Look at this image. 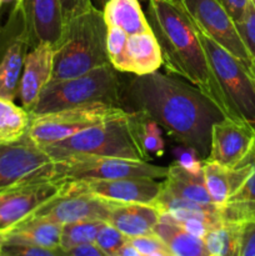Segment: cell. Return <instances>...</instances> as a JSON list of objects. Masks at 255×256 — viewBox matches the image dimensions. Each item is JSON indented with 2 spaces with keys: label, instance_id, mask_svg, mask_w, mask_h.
<instances>
[{
  "label": "cell",
  "instance_id": "6da1fadb",
  "mask_svg": "<svg viewBox=\"0 0 255 256\" xmlns=\"http://www.w3.org/2000/svg\"><path fill=\"white\" fill-rule=\"evenodd\" d=\"M119 104L128 114L142 112L154 120L170 139L194 149L202 162L210 152L212 125L226 118L195 85L158 70L122 79Z\"/></svg>",
  "mask_w": 255,
  "mask_h": 256
},
{
  "label": "cell",
  "instance_id": "7a4b0ae2",
  "mask_svg": "<svg viewBox=\"0 0 255 256\" xmlns=\"http://www.w3.org/2000/svg\"><path fill=\"white\" fill-rule=\"evenodd\" d=\"M146 18L160 46L165 69L195 85L229 118L224 95L198 35L196 24L184 5L179 0H148Z\"/></svg>",
  "mask_w": 255,
  "mask_h": 256
},
{
  "label": "cell",
  "instance_id": "3957f363",
  "mask_svg": "<svg viewBox=\"0 0 255 256\" xmlns=\"http://www.w3.org/2000/svg\"><path fill=\"white\" fill-rule=\"evenodd\" d=\"M106 35L102 10L94 6L66 22L64 36L55 48L50 82L80 76L110 64Z\"/></svg>",
  "mask_w": 255,
  "mask_h": 256
},
{
  "label": "cell",
  "instance_id": "277c9868",
  "mask_svg": "<svg viewBox=\"0 0 255 256\" xmlns=\"http://www.w3.org/2000/svg\"><path fill=\"white\" fill-rule=\"evenodd\" d=\"M122 78L112 64L84 75L48 82L30 116L94 104L119 106Z\"/></svg>",
  "mask_w": 255,
  "mask_h": 256
},
{
  "label": "cell",
  "instance_id": "5b68a950",
  "mask_svg": "<svg viewBox=\"0 0 255 256\" xmlns=\"http://www.w3.org/2000/svg\"><path fill=\"white\" fill-rule=\"evenodd\" d=\"M198 28L212 74L224 95L230 119L248 125L255 132V72Z\"/></svg>",
  "mask_w": 255,
  "mask_h": 256
},
{
  "label": "cell",
  "instance_id": "8992f818",
  "mask_svg": "<svg viewBox=\"0 0 255 256\" xmlns=\"http://www.w3.org/2000/svg\"><path fill=\"white\" fill-rule=\"evenodd\" d=\"M52 160L74 156H104L142 160L134 142L128 112L115 119L94 125L62 142L44 148ZM144 162V160H142Z\"/></svg>",
  "mask_w": 255,
  "mask_h": 256
},
{
  "label": "cell",
  "instance_id": "52a82bcc",
  "mask_svg": "<svg viewBox=\"0 0 255 256\" xmlns=\"http://www.w3.org/2000/svg\"><path fill=\"white\" fill-rule=\"evenodd\" d=\"M124 114L125 112L119 106L94 104L38 115L32 116L26 136L36 146L44 149L88 128L102 124Z\"/></svg>",
  "mask_w": 255,
  "mask_h": 256
},
{
  "label": "cell",
  "instance_id": "ba28073f",
  "mask_svg": "<svg viewBox=\"0 0 255 256\" xmlns=\"http://www.w3.org/2000/svg\"><path fill=\"white\" fill-rule=\"evenodd\" d=\"M168 168L150 164L142 160L104 156H74L54 160L52 178L76 182V180H110L124 178L166 176Z\"/></svg>",
  "mask_w": 255,
  "mask_h": 256
},
{
  "label": "cell",
  "instance_id": "9c48e42d",
  "mask_svg": "<svg viewBox=\"0 0 255 256\" xmlns=\"http://www.w3.org/2000/svg\"><path fill=\"white\" fill-rule=\"evenodd\" d=\"M30 49L24 0L12 5L0 26V96L15 100L25 58Z\"/></svg>",
  "mask_w": 255,
  "mask_h": 256
},
{
  "label": "cell",
  "instance_id": "30bf717a",
  "mask_svg": "<svg viewBox=\"0 0 255 256\" xmlns=\"http://www.w3.org/2000/svg\"><path fill=\"white\" fill-rule=\"evenodd\" d=\"M66 182L52 178L28 180L0 190V229L32 216L48 202L62 194Z\"/></svg>",
  "mask_w": 255,
  "mask_h": 256
},
{
  "label": "cell",
  "instance_id": "8fae6325",
  "mask_svg": "<svg viewBox=\"0 0 255 256\" xmlns=\"http://www.w3.org/2000/svg\"><path fill=\"white\" fill-rule=\"evenodd\" d=\"M52 158L26 135L19 142L0 144V190L28 180L52 178Z\"/></svg>",
  "mask_w": 255,
  "mask_h": 256
},
{
  "label": "cell",
  "instance_id": "7c38bea8",
  "mask_svg": "<svg viewBox=\"0 0 255 256\" xmlns=\"http://www.w3.org/2000/svg\"><path fill=\"white\" fill-rule=\"evenodd\" d=\"M195 24L215 42L252 68V58L245 48L235 22L220 0H179Z\"/></svg>",
  "mask_w": 255,
  "mask_h": 256
},
{
  "label": "cell",
  "instance_id": "4fadbf2b",
  "mask_svg": "<svg viewBox=\"0 0 255 256\" xmlns=\"http://www.w3.org/2000/svg\"><path fill=\"white\" fill-rule=\"evenodd\" d=\"M162 189V182L152 178L66 182L69 192H88L114 202L154 205Z\"/></svg>",
  "mask_w": 255,
  "mask_h": 256
},
{
  "label": "cell",
  "instance_id": "5bb4252c",
  "mask_svg": "<svg viewBox=\"0 0 255 256\" xmlns=\"http://www.w3.org/2000/svg\"><path fill=\"white\" fill-rule=\"evenodd\" d=\"M112 202L88 192H75L65 189L62 194L42 205L32 216L44 218L59 225L84 220L108 222Z\"/></svg>",
  "mask_w": 255,
  "mask_h": 256
},
{
  "label": "cell",
  "instance_id": "9a60e30c",
  "mask_svg": "<svg viewBox=\"0 0 255 256\" xmlns=\"http://www.w3.org/2000/svg\"><path fill=\"white\" fill-rule=\"evenodd\" d=\"M254 146L255 132L248 125L224 118L212 125L206 160L234 168L244 162Z\"/></svg>",
  "mask_w": 255,
  "mask_h": 256
},
{
  "label": "cell",
  "instance_id": "2e32d148",
  "mask_svg": "<svg viewBox=\"0 0 255 256\" xmlns=\"http://www.w3.org/2000/svg\"><path fill=\"white\" fill-rule=\"evenodd\" d=\"M54 52L55 48L52 45L40 44L32 48L25 58L16 98L29 114L36 105L44 88L52 80Z\"/></svg>",
  "mask_w": 255,
  "mask_h": 256
},
{
  "label": "cell",
  "instance_id": "e0dca14e",
  "mask_svg": "<svg viewBox=\"0 0 255 256\" xmlns=\"http://www.w3.org/2000/svg\"><path fill=\"white\" fill-rule=\"evenodd\" d=\"M30 49L40 44L56 48L65 32L59 0H24Z\"/></svg>",
  "mask_w": 255,
  "mask_h": 256
},
{
  "label": "cell",
  "instance_id": "ac0fdd59",
  "mask_svg": "<svg viewBox=\"0 0 255 256\" xmlns=\"http://www.w3.org/2000/svg\"><path fill=\"white\" fill-rule=\"evenodd\" d=\"M162 64V52L152 30L134 35L128 34L122 54L112 65L119 72L145 75L156 72Z\"/></svg>",
  "mask_w": 255,
  "mask_h": 256
},
{
  "label": "cell",
  "instance_id": "d6986e66",
  "mask_svg": "<svg viewBox=\"0 0 255 256\" xmlns=\"http://www.w3.org/2000/svg\"><path fill=\"white\" fill-rule=\"evenodd\" d=\"M252 172V164L249 158L234 168L224 166L218 162L204 160L202 175L212 202L218 206L228 202Z\"/></svg>",
  "mask_w": 255,
  "mask_h": 256
},
{
  "label": "cell",
  "instance_id": "ffe728a7",
  "mask_svg": "<svg viewBox=\"0 0 255 256\" xmlns=\"http://www.w3.org/2000/svg\"><path fill=\"white\" fill-rule=\"evenodd\" d=\"M62 225L39 216H29L9 228L0 229V245L59 246Z\"/></svg>",
  "mask_w": 255,
  "mask_h": 256
},
{
  "label": "cell",
  "instance_id": "44dd1931",
  "mask_svg": "<svg viewBox=\"0 0 255 256\" xmlns=\"http://www.w3.org/2000/svg\"><path fill=\"white\" fill-rule=\"evenodd\" d=\"M160 220V212L154 205L134 202H112L108 222L116 228L128 239L154 234Z\"/></svg>",
  "mask_w": 255,
  "mask_h": 256
},
{
  "label": "cell",
  "instance_id": "7402d4cb",
  "mask_svg": "<svg viewBox=\"0 0 255 256\" xmlns=\"http://www.w3.org/2000/svg\"><path fill=\"white\" fill-rule=\"evenodd\" d=\"M162 190L198 204L208 205V206L215 205L205 185L204 175L192 174L182 169L176 162H172L168 166L165 182H162Z\"/></svg>",
  "mask_w": 255,
  "mask_h": 256
},
{
  "label": "cell",
  "instance_id": "603a6c76",
  "mask_svg": "<svg viewBox=\"0 0 255 256\" xmlns=\"http://www.w3.org/2000/svg\"><path fill=\"white\" fill-rule=\"evenodd\" d=\"M102 14L108 26L120 28L129 35L152 32L140 0H109L102 8Z\"/></svg>",
  "mask_w": 255,
  "mask_h": 256
},
{
  "label": "cell",
  "instance_id": "cb8c5ba5",
  "mask_svg": "<svg viewBox=\"0 0 255 256\" xmlns=\"http://www.w3.org/2000/svg\"><path fill=\"white\" fill-rule=\"evenodd\" d=\"M130 132L139 149L142 159L149 162L164 155L165 142L162 135V128L142 112L128 114Z\"/></svg>",
  "mask_w": 255,
  "mask_h": 256
},
{
  "label": "cell",
  "instance_id": "d4e9b609",
  "mask_svg": "<svg viewBox=\"0 0 255 256\" xmlns=\"http://www.w3.org/2000/svg\"><path fill=\"white\" fill-rule=\"evenodd\" d=\"M154 234L174 256H212L202 238L194 236L172 222L160 219L155 225Z\"/></svg>",
  "mask_w": 255,
  "mask_h": 256
},
{
  "label": "cell",
  "instance_id": "484cf974",
  "mask_svg": "<svg viewBox=\"0 0 255 256\" xmlns=\"http://www.w3.org/2000/svg\"><path fill=\"white\" fill-rule=\"evenodd\" d=\"M248 158L252 164V172L242 186L219 206V215L222 222H245L255 218V146Z\"/></svg>",
  "mask_w": 255,
  "mask_h": 256
},
{
  "label": "cell",
  "instance_id": "4316f807",
  "mask_svg": "<svg viewBox=\"0 0 255 256\" xmlns=\"http://www.w3.org/2000/svg\"><path fill=\"white\" fill-rule=\"evenodd\" d=\"M212 256H240L242 222H222L202 238Z\"/></svg>",
  "mask_w": 255,
  "mask_h": 256
},
{
  "label": "cell",
  "instance_id": "83f0119b",
  "mask_svg": "<svg viewBox=\"0 0 255 256\" xmlns=\"http://www.w3.org/2000/svg\"><path fill=\"white\" fill-rule=\"evenodd\" d=\"M29 112L22 106H18L14 100L0 96V144L19 142L29 129Z\"/></svg>",
  "mask_w": 255,
  "mask_h": 256
},
{
  "label": "cell",
  "instance_id": "f1b7e54d",
  "mask_svg": "<svg viewBox=\"0 0 255 256\" xmlns=\"http://www.w3.org/2000/svg\"><path fill=\"white\" fill-rule=\"evenodd\" d=\"M104 222L100 220H84L62 225L59 246L70 252L74 248L95 242L98 232Z\"/></svg>",
  "mask_w": 255,
  "mask_h": 256
},
{
  "label": "cell",
  "instance_id": "f546056e",
  "mask_svg": "<svg viewBox=\"0 0 255 256\" xmlns=\"http://www.w3.org/2000/svg\"><path fill=\"white\" fill-rule=\"evenodd\" d=\"M128 238L109 222H104L98 232L95 244L109 256H118L119 250L128 242Z\"/></svg>",
  "mask_w": 255,
  "mask_h": 256
},
{
  "label": "cell",
  "instance_id": "4dcf8cb0",
  "mask_svg": "<svg viewBox=\"0 0 255 256\" xmlns=\"http://www.w3.org/2000/svg\"><path fill=\"white\" fill-rule=\"evenodd\" d=\"M235 25L250 56L255 60V4L252 0L248 2L242 18Z\"/></svg>",
  "mask_w": 255,
  "mask_h": 256
},
{
  "label": "cell",
  "instance_id": "1f68e13d",
  "mask_svg": "<svg viewBox=\"0 0 255 256\" xmlns=\"http://www.w3.org/2000/svg\"><path fill=\"white\" fill-rule=\"evenodd\" d=\"M2 250L9 256H69V252L60 246H34V245H5Z\"/></svg>",
  "mask_w": 255,
  "mask_h": 256
},
{
  "label": "cell",
  "instance_id": "d6a6232c",
  "mask_svg": "<svg viewBox=\"0 0 255 256\" xmlns=\"http://www.w3.org/2000/svg\"><path fill=\"white\" fill-rule=\"evenodd\" d=\"M172 155H174V162L180 165L182 169L195 175L202 174V160L194 149L184 145H176L172 150Z\"/></svg>",
  "mask_w": 255,
  "mask_h": 256
},
{
  "label": "cell",
  "instance_id": "836d02e7",
  "mask_svg": "<svg viewBox=\"0 0 255 256\" xmlns=\"http://www.w3.org/2000/svg\"><path fill=\"white\" fill-rule=\"evenodd\" d=\"M129 242L138 252H142L144 256L152 254L155 252H159V250H168L166 245L155 234L132 238V239H129Z\"/></svg>",
  "mask_w": 255,
  "mask_h": 256
},
{
  "label": "cell",
  "instance_id": "e575fe53",
  "mask_svg": "<svg viewBox=\"0 0 255 256\" xmlns=\"http://www.w3.org/2000/svg\"><path fill=\"white\" fill-rule=\"evenodd\" d=\"M240 256H255V218L242 222Z\"/></svg>",
  "mask_w": 255,
  "mask_h": 256
},
{
  "label": "cell",
  "instance_id": "d590c367",
  "mask_svg": "<svg viewBox=\"0 0 255 256\" xmlns=\"http://www.w3.org/2000/svg\"><path fill=\"white\" fill-rule=\"evenodd\" d=\"M59 2L65 24L82 12H88L92 6V0H59Z\"/></svg>",
  "mask_w": 255,
  "mask_h": 256
},
{
  "label": "cell",
  "instance_id": "8d00e7d4",
  "mask_svg": "<svg viewBox=\"0 0 255 256\" xmlns=\"http://www.w3.org/2000/svg\"><path fill=\"white\" fill-rule=\"evenodd\" d=\"M226 12L235 22H239L244 15L249 0H220Z\"/></svg>",
  "mask_w": 255,
  "mask_h": 256
},
{
  "label": "cell",
  "instance_id": "74e56055",
  "mask_svg": "<svg viewBox=\"0 0 255 256\" xmlns=\"http://www.w3.org/2000/svg\"><path fill=\"white\" fill-rule=\"evenodd\" d=\"M69 256H109L105 252H102L95 242L85 244L82 246L74 248L69 252Z\"/></svg>",
  "mask_w": 255,
  "mask_h": 256
},
{
  "label": "cell",
  "instance_id": "f35d334b",
  "mask_svg": "<svg viewBox=\"0 0 255 256\" xmlns=\"http://www.w3.org/2000/svg\"><path fill=\"white\" fill-rule=\"evenodd\" d=\"M118 256H144V255H142V252H138V250L130 244L129 240H128L126 244H124V246L119 250Z\"/></svg>",
  "mask_w": 255,
  "mask_h": 256
},
{
  "label": "cell",
  "instance_id": "ab89813d",
  "mask_svg": "<svg viewBox=\"0 0 255 256\" xmlns=\"http://www.w3.org/2000/svg\"><path fill=\"white\" fill-rule=\"evenodd\" d=\"M148 256H174V255H172L169 250H159V252H155Z\"/></svg>",
  "mask_w": 255,
  "mask_h": 256
},
{
  "label": "cell",
  "instance_id": "60d3db41",
  "mask_svg": "<svg viewBox=\"0 0 255 256\" xmlns=\"http://www.w3.org/2000/svg\"><path fill=\"white\" fill-rule=\"evenodd\" d=\"M22 2V0H0V8H2L4 5H9V4H16V2Z\"/></svg>",
  "mask_w": 255,
  "mask_h": 256
},
{
  "label": "cell",
  "instance_id": "b9f144b4",
  "mask_svg": "<svg viewBox=\"0 0 255 256\" xmlns=\"http://www.w3.org/2000/svg\"><path fill=\"white\" fill-rule=\"evenodd\" d=\"M108 2H109V0H98V2H99V4L102 5V8H104V5L106 4Z\"/></svg>",
  "mask_w": 255,
  "mask_h": 256
},
{
  "label": "cell",
  "instance_id": "7bdbcfd3",
  "mask_svg": "<svg viewBox=\"0 0 255 256\" xmlns=\"http://www.w3.org/2000/svg\"><path fill=\"white\" fill-rule=\"evenodd\" d=\"M0 256H9V255H8V254H5V252H2H2H0Z\"/></svg>",
  "mask_w": 255,
  "mask_h": 256
},
{
  "label": "cell",
  "instance_id": "ee69618b",
  "mask_svg": "<svg viewBox=\"0 0 255 256\" xmlns=\"http://www.w3.org/2000/svg\"><path fill=\"white\" fill-rule=\"evenodd\" d=\"M0 252H2V245H0Z\"/></svg>",
  "mask_w": 255,
  "mask_h": 256
},
{
  "label": "cell",
  "instance_id": "f6af8a7d",
  "mask_svg": "<svg viewBox=\"0 0 255 256\" xmlns=\"http://www.w3.org/2000/svg\"><path fill=\"white\" fill-rule=\"evenodd\" d=\"M252 2H254V4H255V0H252Z\"/></svg>",
  "mask_w": 255,
  "mask_h": 256
},
{
  "label": "cell",
  "instance_id": "bcb514c9",
  "mask_svg": "<svg viewBox=\"0 0 255 256\" xmlns=\"http://www.w3.org/2000/svg\"><path fill=\"white\" fill-rule=\"evenodd\" d=\"M142 2H148V0H142Z\"/></svg>",
  "mask_w": 255,
  "mask_h": 256
}]
</instances>
